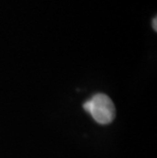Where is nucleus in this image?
I'll list each match as a JSON object with an SVG mask.
<instances>
[{"instance_id":"1","label":"nucleus","mask_w":157,"mask_h":158,"mask_svg":"<svg viewBox=\"0 0 157 158\" xmlns=\"http://www.w3.org/2000/svg\"><path fill=\"white\" fill-rule=\"evenodd\" d=\"M84 109L100 124H108L115 117V107L112 100L102 93L95 94L91 99L86 101Z\"/></svg>"},{"instance_id":"2","label":"nucleus","mask_w":157,"mask_h":158,"mask_svg":"<svg viewBox=\"0 0 157 158\" xmlns=\"http://www.w3.org/2000/svg\"><path fill=\"white\" fill-rule=\"evenodd\" d=\"M152 28H153V30H154L155 32L157 31V18H156V16L152 19Z\"/></svg>"}]
</instances>
